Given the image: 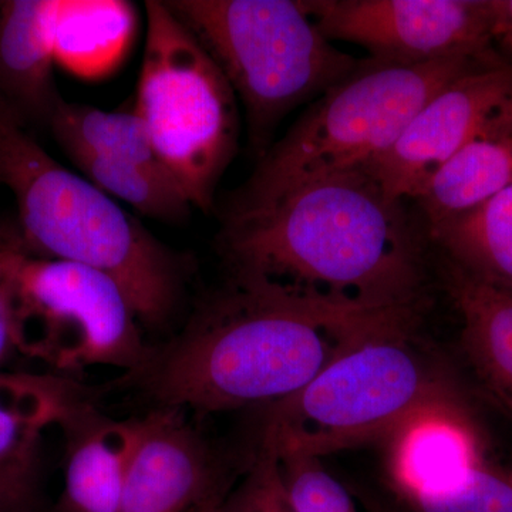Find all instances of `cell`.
<instances>
[{"instance_id": "obj_1", "label": "cell", "mask_w": 512, "mask_h": 512, "mask_svg": "<svg viewBox=\"0 0 512 512\" xmlns=\"http://www.w3.org/2000/svg\"><path fill=\"white\" fill-rule=\"evenodd\" d=\"M229 278L320 318L421 311L423 222L366 173L306 185L251 210L220 212Z\"/></svg>"}, {"instance_id": "obj_2", "label": "cell", "mask_w": 512, "mask_h": 512, "mask_svg": "<svg viewBox=\"0 0 512 512\" xmlns=\"http://www.w3.org/2000/svg\"><path fill=\"white\" fill-rule=\"evenodd\" d=\"M387 316L320 318L228 279L124 383L137 384L156 407L201 414L265 409L302 390Z\"/></svg>"}, {"instance_id": "obj_3", "label": "cell", "mask_w": 512, "mask_h": 512, "mask_svg": "<svg viewBox=\"0 0 512 512\" xmlns=\"http://www.w3.org/2000/svg\"><path fill=\"white\" fill-rule=\"evenodd\" d=\"M0 187L18 207L30 254L89 266L119 284L141 326L168 332L183 308L191 261L110 195L67 170L0 103Z\"/></svg>"}, {"instance_id": "obj_4", "label": "cell", "mask_w": 512, "mask_h": 512, "mask_svg": "<svg viewBox=\"0 0 512 512\" xmlns=\"http://www.w3.org/2000/svg\"><path fill=\"white\" fill-rule=\"evenodd\" d=\"M420 313L377 320L302 390L265 407L258 448L322 458L386 440L427 410L467 403L417 336Z\"/></svg>"}, {"instance_id": "obj_5", "label": "cell", "mask_w": 512, "mask_h": 512, "mask_svg": "<svg viewBox=\"0 0 512 512\" xmlns=\"http://www.w3.org/2000/svg\"><path fill=\"white\" fill-rule=\"evenodd\" d=\"M480 67L493 66L470 57L417 64L360 62L272 143L221 212L251 210L329 178L369 174L431 97Z\"/></svg>"}, {"instance_id": "obj_6", "label": "cell", "mask_w": 512, "mask_h": 512, "mask_svg": "<svg viewBox=\"0 0 512 512\" xmlns=\"http://www.w3.org/2000/svg\"><path fill=\"white\" fill-rule=\"evenodd\" d=\"M171 12L225 74L247 117L249 146L264 156L282 119L318 99L360 64L320 32L295 0H171Z\"/></svg>"}, {"instance_id": "obj_7", "label": "cell", "mask_w": 512, "mask_h": 512, "mask_svg": "<svg viewBox=\"0 0 512 512\" xmlns=\"http://www.w3.org/2000/svg\"><path fill=\"white\" fill-rule=\"evenodd\" d=\"M146 10V47L134 111L192 208L210 212L222 175L237 153V94L167 3L148 0Z\"/></svg>"}, {"instance_id": "obj_8", "label": "cell", "mask_w": 512, "mask_h": 512, "mask_svg": "<svg viewBox=\"0 0 512 512\" xmlns=\"http://www.w3.org/2000/svg\"><path fill=\"white\" fill-rule=\"evenodd\" d=\"M16 352L57 375L110 366L136 373L153 348L114 279L23 248L13 266Z\"/></svg>"}, {"instance_id": "obj_9", "label": "cell", "mask_w": 512, "mask_h": 512, "mask_svg": "<svg viewBox=\"0 0 512 512\" xmlns=\"http://www.w3.org/2000/svg\"><path fill=\"white\" fill-rule=\"evenodd\" d=\"M330 42L365 47L370 59L417 64L470 57L511 63L495 49L491 0H308Z\"/></svg>"}, {"instance_id": "obj_10", "label": "cell", "mask_w": 512, "mask_h": 512, "mask_svg": "<svg viewBox=\"0 0 512 512\" xmlns=\"http://www.w3.org/2000/svg\"><path fill=\"white\" fill-rule=\"evenodd\" d=\"M512 100V63L480 67L448 83L369 171L394 201L413 200L433 174Z\"/></svg>"}, {"instance_id": "obj_11", "label": "cell", "mask_w": 512, "mask_h": 512, "mask_svg": "<svg viewBox=\"0 0 512 512\" xmlns=\"http://www.w3.org/2000/svg\"><path fill=\"white\" fill-rule=\"evenodd\" d=\"M231 483L228 468L184 410L156 407L137 417L120 512H191Z\"/></svg>"}, {"instance_id": "obj_12", "label": "cell", "mask_w": 512, "mask_h": 512, "mask_svg": "<svg viewBox=\"0 0 512 512\" xmlns=\"http://www.w3.org/2000/svg\"><path fill=\"white\" fill-rule=\"evenodd\" d=\"M57 0L0 6V103L20 126L49 131L62 103L55 82Z\"/></svg>"}, {"instance_id": "obj_13", "label": "cell", "mask_w": 512, "mask_h": 512, "mask_svg": "<svg viewBox=\"0 0 512 512\" xmlns=\"http://www.w3.org/2000/svg\"><path fill=\"white\" fill-rule=\"evenodd\" d=\"M64 436L59 512H120L128 463L137 439V417L116 420L89 397L59 424Z\"/></svg>"}, {"instance_id": "obj_14", "label": "cell", "mask_w": 512, "mask_h": 512, "mask_svg": "<svg viewBox=\"0 0 512 512\" xmlns=\"http://www.w3.org/2000/svg\"><path fill=\"white\" fill-rule=\"evenodd\" d=\"M394 494L446 483L484 460V439L467 403L417 414L387 437Z\"/></svg>"}, {"instance_id": "obj_15", "label": "cell", "mask_w": 512, "mask_h": 512, "mask_svg": "<svg viewBox=\"0 0 512 512\" xmlns=\"http://www.w3.org/2000/svg\"><path fill=\"white\" fill-rule=\"evenodd\" d=\"M512 184V100L413 198L427 237Z\"/></svg>"}, {"instance_id": "obj_16", "label": "cell", "mask_w": 512, "mask_h": 512, "mask_svg": "<svg viewBox=\"0 0 512 512\" xmlns=\"http://www.w3.org/2000/svg\"><path fill=\"white\" fill-rule=\"evenodd\" d=\"M444 284L461 320V348L485 390L512 421V296L444 262Z\"/></svg>"}, {"instance_id": "obj_17", "label": "cell", "mask_w": 512, "mask_h": 512, "mask_svg": "<svg viewBox=\"0 0 512 512\" xmlns=\"http://www.w3.org/2000/svg\"><path fill=\"white\" fill-rule=\"evenodd\" d=\"M89 396L66 376L0 370V470H33L45 431Z\"/></svg>"}, {"instance_id": "obj_18", "label": "cell", "mask_w": 512, "mask_h": 512, "mask_svg": "<svg viewBox=\"0 0 512 512\" xmlns=\"http://www.w3.org/2000/svg\"><path fill=\"white\" fill-rule=\"evenodd\" d=\"M136 26V9L130 2L57 0L56 63L76 76H103L126 53Z\"/></svg>"}, {"instance_id": "obj_19", "label": "cell", "mask_w": 512, "mask_h": 512, "mask_svg": "<svg viewBox=\"0 0 512 512\" xmlns=\"http://www.w3.org/2000/svg\"><path fill=\"white\" fill-rule=\"evenodd\" d=\"M444 262L512 296V184L429 235Z\"/></svg>"}, {"instance_id": "obj_20", "label": "cell", "mask_w": 512, "mask_h": 512, "mask_svg": "<svg viewBox=\"0 0 512 512\" xmlns=\"http://www.w3.org/2000/svg\"><path fill=\"white\" fill-rule=\"evenodd\" d=\"M49 131L63 151L82 148L111 160L167 175L173 180L154 150L146 124L134 109L103 111L63 99Z\"/></svg>"}, {"instance_id": "obj_21", "label": "cell", "mask_w": 512, "mask_h": 512, "mask_svg": "<svg viewBox=\"0 0 512 512\" xmlns=\"http://www.w3.org/2000/svg\"><path fill=\"white\" fill-rule=\"evenodd\" d=\"M64 154L82 171L86 180L146 217L164 222H181L190 215V201L167 175L111 160L82 148H69L64 150Z\"/></svg>"}, {"instance_id": "obj_22", "label": "cell", "mask_w": 512, "mask_h": 512, "mask_svg": "<svg viewBox=\"0 0 512 512\" xmlns=\"http://www.w3.org/2000/svg\"><path fill=\"white\" fill-rule=\"evenodd\" d=\"M396 497L403 512H512V466L484 458L446 483Z\"/></svg>"}, {"instance_id": "obj_23", "label": "cell", "mask_w": 512, "mask_h": 512, "mask_svg": "<svg viewBox=\"0 0 512 512\" xmlns=\"http://www.w3.org/2000/svg\"><path fill=\"white\" fill-rule=\"evenodd\" d=\"M295 512H359L352 495L323 467L320 458H278Z\"/></svg>"}, {"instance_id": "obj_24", "label": "cell", "mask_w": 512, "mask_h": 512, "mask_svg": "<svg viewBox=\"0 0 512 512\" xmlns=\"http://www.w3.org/2000/svg\"><path fill=\"white\" fill-rule=\"evenodd\" d=\"M218 512H295L278 458L258 448L247 474L228 491Z\"/></svg>"}, {"instance_id": "obj_25", "label": "cell", "mask_w": 512, "mask_h": 512, "mask_svg": "<svg viewBox=\"0 0 512 512\" xmlns=\"http://www.w3.org/2000/svg\"><path fill=\"white\" fill-rule=\"evenodd\" d=\"M25 248L18 225L0 221V370L16 355L13 266Z\"/></svg>"}, {"instance_id": "obj_26", "label": "cell", "mask_w": 512, "mask_h": 512, "mask_svg": "<svg viewBox=\"0 0 512 512\" xmlns=\"http://www.w3.org/2000/svg\"><path fill=\"white\" fill-rule=\"evenodd\" d=\"M35 470H0V512H28Z\"/></svg>"}, {"instance_id": "obj_27", "label": "cell", "mask_w": 512, "mask_h": 512, "mask_svg": "<svg viewBox=\"0 0 512 512\" xmlns=\"http://www.w3.org/2000/svg\"><path fill=\"white\" fill-rule=\"evenodd\" d=\"M491 20L495 45L512 59V0H491Z\"/></svg>"}, {"instance_id": "obj_28", "label": "cell", "mask_w": 512, "mask_h": 512, "mask_svg": "<svg viewBox=\"0 0 512 512\" xmlns=\"http://www.w3.org/2000/svg\"><path fill=\"white\" fill-rule=\"evenodd\" d=\"M229 490H231V484L218 488L217 491L208 495V497L191 512H218V508H220L222 500H224Z\"/></svg>"}, {"instance_id": "obj_29", "label": "cell", "mask_w": 512, "mask_h": 512, "mask_svg": "<svg viewBox=\"0 0 512 512\" xmlns=\"http://www.w3.org/2000/svg\"><path fill=\"white\" fill-rule=\"evenodd\" d=\"M369 512H403L399 508H384L382 505H373L369 508Z\"/></svg>"}, {"instance_id": "obj_30", "label": "cell", "mask_w": 512, "mask_h": 512, "mask_svg": "<svg viewBox=\"0 0 512 512\" xmlns=\"http://www.w3.org/2000/svg\"><path fill=\"white\" fill-rule=\"evenodd\" d=\"M0 6H2V2H0Z\"/></svg>"}]
</instances>
